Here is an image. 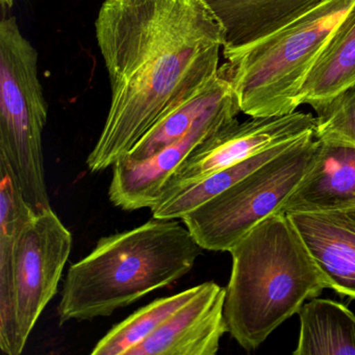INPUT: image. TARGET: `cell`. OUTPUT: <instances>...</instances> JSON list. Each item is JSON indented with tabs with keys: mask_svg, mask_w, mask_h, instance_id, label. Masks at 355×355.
I'll list each match as a JSON object with an SVG mask.
<instances>
[{
	"mask_svg": "<svg viewBox=\"0 0 355 355\" xmlns=\"http://www.w3.org/2000/svg\"><path fill=\"white\" fill-rule=\"evenodd\" d=\"M226 288L201 284L191 300L128 355H215L228 332L224 315Z\"/></svg>",
	"mask_w": 355,
	"mask_h": 355,
	"instance_id": "30bf717a",
	"label": "cell"
},
{
	"mask_svg": "<svg viewBox=\"0 0 355 355\" xmlns=\"http://www.w3.org/2000/svg\"><path fill=\"white\" fill-rule=\"evenodd\" d=\"M201 284L157 299L114 326L91 351L93 355H128L200 291Z\"/></svg>",
	"mask_w": 355,
	"mask_h": 355,
	"instance_id": "d6986e66",
	"label": "cell"
},
{
	"mask_svg": "<svg viewBox=\"0 0 355 355\" xmlns=\"http://www.w3.org/2000/svg\"><path fill=\"white\" fill-rule=\"evenodd\" d=\"M232 92V83L221 66L203 88L164 112L124 159L142 161L173 144L191 130L200 116Z\"/></svg>",
	"mask_w": 355,
	"mask_h": 355,
	"instance_id": "2e32d148",
	"label": "cell"
},
{
	"mask_svg": "<svg viewBox=\"0 0 355 355\" xmlns=\"http://www.w3.org/2000/svg\"><path fill=\"white\" fill-rule=\"evenodd\" d=\"M296 140L272 147L236 165L214 172L200 180L182 184L178 188L164 193L159 201L150 209L153 218L182 220L187 214L205 205L242 180L247 174L279 155Z\"/></svg>",
	"mask_w": 355,
	"mask_h": 355,
	"instance_id": "ac0fdd59",
	"label": "cell"
},
{
	"mask_svg": "<svg viewBox=\"0 0 355 355\" xmlns=\"http://www.w3.org/2000/svg\"><path fill=\"white\" fill-rule=\"evenodd\" d=\"M329 288L355 299V207L288 214Z\"/></svg>",
	"mask_w": 355,
	"mask_h": 355,
	"instance_id": "8fae6325",
	"label": "cell"
},
{
	"mask_svg": "<svg viewBox=\"0 0 355 355\" xmlns=\"http://www.w3.org/2000/svg\"><path fill=\"white\" fill-rule=\"evenodd\" d=\"M46 101L38 76V51L17 19L0 22V157L9 164L36 215L51 209L45 182L43 132Z\"/></svg>",
	"mask_w": 355,
	"mask_h": 355,
	"instance_id": "5b68a950",
	"label": "cell"
},
{
	"mask_svg": "<svg viewBox=\"0 0 355 355\" xmlns=\"http://www.w3.org/2000/svg\"><path fill=\"white\" fill-rule=\"evenodd\" d=\"M72 243L71 232L53 209L35 215L20 236L14 267V303L24 349L45 307L57 295Z\"/></svg>",
	"mask_w": 355,
	"mask_h": 355,
	"instance_id": "52a82bcc",
	"label": "cell"
},
{
	"mask_svg": "<svg viewBox=\"0 0 355 355\" xmlns=\"http://www.w3.org/2000/svg\"><path fill=\"white\" fill-rule=\"evenodd\" d=\"M203 250L176 219L153 218L134 230L103 236L68 269L58 307L60 325L109 317L171 286L193 269Z\"/></svg>",
	"mask_w": 355,
	"mask_h": 355,
	"instance_id": "7a4b0ae2",
	"label": "cell"
},
{
	"mask_svg": "<svg viewBox=\"0 0 355 355\" xmlns=\"http://www.w3.org/2000/svg\"><path fill=\"white\" fill-rule=\"evenodd\" d=\"M315 111V138L355 145V82Z\"/></svg>",
	"mask_w": 355,
	"mask_h": 355,
	"instance_id": "ffe728a7",
	"label": "cell"
},
{
	"mask_svg": "<svg viewBox=\"0 0 355 355\" xmlns=\"http://www.w3.org/2000/svg\"><path fill=\"white\" fill-rule=\"evenodd\" d=\"M355 82V3L340 20L301 91V105L313 110Z\"/></svg>",
	"mask_w": 355,
	"mask_h": 355,
	"instance_id": "9a60e30c",
	"label": "cell"
},
{
	"mask_svg": "<svg viewBox=\"0 0 355 355\" xmlns=\"http://www.w3.org/2000/svg\"><path fill=\"white\" fill-rule=\"evenodd\" d=\"M355 0H325L304 15L228 58L223 67L250 117L294 113L318 57Z\"/></svg>",
	"mask_w": 355,
	"mask_h": 355,
	"instance_id": "277c9868",
	"label": "cell"
},
{
	"mask_svg": "<svg viewBox=\"0 0 355 355\" xmlns=\"http://www.w3.org/2000/svg\"><path fill=\"white\" fill-rule=\"evenodd\" d=\"M14 3H15V0H0V3H1V8H3V11H8V10H11L12 7L14 6Z\"/></svg>",
	"mask_w": 355,
	"mask_h": 355,
	"instance_id": "44dd1931",
	"label": "cell"
},
{
	"mask_svg": "<svg viewBox=\"0 0 355 355\" xmlns=\"http://www.w3.org/2000/svg\"><path fill=\"white\" fill-rule=\"evenodd\" d=\"M0 349L9 355L24 352L18 336L14 303V267L18 241L35 217L8 162L0 157Z\"/></svg>",
	"mask_w": 355,
	"mask_h": 355,
	"instance_id": "4fadbf2b",
	"label": "cell"
},
{
	"mask_svg": "<svg viewBox=\"0 0 355 355\" xmlns=\"http://www.w3.org/2000/svg\"><path fill=\"white\" fill-rule=\"evenodd\" d=\"M295 355L355 354V315L336 301L315 297L300 311Z\"/></svg>",
	"mask_w": 355,
	"mask_h": 355,
	"instance_id": "e0dca14e",
	"label": "cell"
},
{
	"mask_svg": "<svg viewBox=\"0 0 355 355\" xmlns=\"http://www.w3.org/2000/svg\"><path fill=\"white\" fill-rule=\"evenodd\" d=\"M355 207V145L318 139L309 171L280 213H315Z\"/></svg>",
	"mask_w": 355,
	"mask_h": 355,
	"instance_id": "7c38bea8",
	"label": "cell"
},
{
	"mask_svg": "<svg viewBox=\"0 0 355 355\" xmlns=\"http://www.w3.org/2000/svg\"><path fill=\"white\" fill-rule=\"evenodd\" d=\"M325 0H205L224 32L225 59L284 28Z\"/></svg>",
	"mask_w": 355,
	"mask_h": 355,
	"instance_id": "5bb4252c",
	"label": "cell"
},
{
	"mask_svg": "<svg viewBox=\"0 0 355 355\" xmlns=\"http://www.w3.org/2000/svg\"><path fill=\"white\" fill-rule=\"evenodd\" d=\"M230 252L232 268L224 315L228 332L245 350L261 346L307 299L329 288L286 214L266 218Z\"/></svg>",
	"mask_w": 355,
	"mask_h": 355,
	"instance_id": "3957f363",
	"label": "cell"
},
{
	"mask_svg": "<svg viewBox=\"0 0 355 355\" xmlns=\"http://www.w3.org/2000/svg\"><path fill=\"white\" fill-rule=\"evenodd\" d=\"M95 34L111 105L87 159L92 173L113 167L164 112L203 88L224 45L205 0H105Z\"/></svg>",
	"mask_w": 355,
	"mask_h": 355,
	"instance_id": "6da1fadb",
	"label": "cell"
},
{
	"mask_svg": "<svg viewBox=\"0 0 355 355\" xmlns=\"http://www.w3.org/2000/svg\"><path fill=\"white\" fill-rule=\"evenodd\" d=\"M315 118L303 112L251 117L244 122L236 119L203 141L182 161L168 180L162 195L250 159L272 147L315 134Z\"/></svg>",
	"mask_w": 355,
	"mask_h": 355,
	"instance_id": "ba28073f",
	"label": "cell"
},
{
	"mask_svg": "<svg viewBox=\"0 0 355 355\" xmlns=\"http://www.w3.org/2000/svg\"><path fill=\"white\" fill-rule=\"evenodd\" d=\"M241 112L236 93L205 112L180 140L142 161L121 159L113 166L110 201L123 211L151 207L159 201L178 166L203 141L236 121Z\"/></svg>",
	"mask_w": 355,
	"mask_h": 355,
	"instance_id": "9c48e42d",
	"label": "cell"
},
{
	"mask_svg": "<svg viewBox=\"0 0 355 355\" xmlns=\"http://www.w3.org/2000/svg\"><path fill=\"white\" fill-rule=\"evenodd\" d=\"M318 139L309 134L182 218L205 250L228 251L247 232L280 213L311 168Z\"/></svg>",
	"mask_w": 355,
	"mask_h": 355,
	"instance_id": "8992f818",
	"label": "cell"
}]
</instances>
